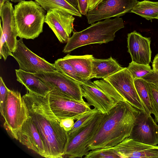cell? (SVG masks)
<instances>
[{
  "instance_id": "9a60e30c",
  "label": "cell",
  "mask_w": 158,
  "mask_h": 158,
  "mask_svg": "<svg viewBox=\"0 0 158 158\" xmlns=\"http://www.w3.org/2000/svg\"><path fill=\"white\" fill-rule=\"evenodd\" d=\"M151 41L150 38L143 37L135 31L128 34V52L132 61L140 64H149L152 54Z\"/></svg>"
},
{
  "instance_id": "e575fe53",
  "label": "cell",
  "mask_w": 158,
  "mask_h": 158,
  "mask_svg": "<svg viewBox=\"0 0 158 158\" xmlns=\"http://www.w3.org/2000/svg\"><path fill=\"white\" fill-rule=\"evenodd\" d=\"M101 0H88L89 10L94 8Z\"/></svg>"
},
{
  "instance_id": "e0dca14e",
  "label": "cell",
  "mask_w": 158,
  "mask_h": 158,
  "mask_svg": "<svg viewBox=\"0 0 158 158\" xmlns=\"http://www.w3.org/2000/svg\"><path fill=\"white\" fill-rule=\"evenodd\" d=\"M18 140L29 149L42 157L46 158L43 141L30 115L19 131Z\"/></svg>"
},
{
  "instance_id": "4fadbf2b",
  "label": "cell",
  "mask_w": 158,
  "mask_h": 158,
  "mask_svg": "<svg viewBox=\"0 0 158 158\" xmlns=\"http://www.w3.org/2000/svg\"><path fill=\"white\" fill-rule=\"evenodd\" d=\"M41 80L52 87H56L70 98L83 101L81 84L57 71L34 73Z\"/></svg>"
},
{
  "instance_id": "ac0fdd59",
  "label": "cell",
  "mask_w": 158,
  "mask_h": 158,
  "mask_svg": "<svg viewBox=\"0 0 158 158\" xmlns=\"http://www.w3.org/2000/svg\"><path fill=\"white\" fill-rule=\"evenodd\" d=\"M0 15L4 37L11 51L13 52L16 48L18 40L14 19V8L12 3L6 2L0 7Z\"/></svg>"
},
{
  "instance_id": "2e32d148",
  "label": "cell",
  "mask_w": 158,
  "mask_h": 158,
  "mask_svg": "<svg viewBox=\"0 0 158 158\" xmlns=\"http://www.w3.org/2000/svg\"><path fill=\"white\" fill-rule=\"evenodd\" d=\"M113 147L120 158H158V146L145 144L128 137Z\"/></svg>"
},
{
  "instance_id": "5b68a950",
  "label": "cell",
  "mask_w": 158,
  "mask_h": 158,
  "mask_svg": "<svg viewBox=\"0 0 158 158\" xmlns=\"http://www.w3.org/2000/svg\"><path fill=\"white\" fill-rule=\"evenodd\" d=\"M80 85L83 97L89 106H93L103 114L108 113L120 102L126 101L108 81L103 79L93 82L89 80Z\"/></svg>"
},
{
  "instance_id": "ba28073f",
  "label": "cell",
  "mask_w": 158,
  "mask_h": 158,
  "mask_svg": "<svg viewBox=\"0 0 158 158\" xmlns=\"http://www.w3.org/2000/svg\"><path fill=\"white\" fill-rule=\"evenodd\" d=\"M103 114L99 111L89 123L68 142L63 158H82L89 152L88 146L94 137Z\"/></svg>"
},
{
  "instance_id": "7a4b0ae2",
  "label": "cell",
  "mask_w": 158,
  "mask_h": 158,
  "mask_svg": "<svg viewBox=\"0 0 158 158\" xmlns=\"http://www.w3.org/2000/svg\"><path fill=\"white\" fill-rule=\"evenodd\" d=\"M140 112L123 101L103 114L97 131L89 145V150L113 147L128 137Z\"/></svg>"
},
{
  "instance_id": "f1b7e54d",
  "label": "cell",
  "mask_w": 158,
  "mask_h": 158,
  "mask_svg": "<svg viewBox=\"0 0 158 158\" xmlns=\"http://www.w3.org/2000/svg\"><path fill=\"white\" fill-rule=\"evenodd\" d=\"M151 105L153 111L155 122L158 123V87L148 82Z\"/></svg>"
},
{
  "instance_id": "9c48e42d",
  "label": "cell",
  "mask_w": 158,
  "mask_h": 158,
  "mask_svg": "<svg viewBox=\"0 0 158 158\" xmlns=\"http://www.w3.org/2000/svg\"><path fill=\"white\" fill-rule=\"evenodd\" d=\"M137 0H101L86 15L88 23L93 24L97 21L119 17L129 12L137 3Z\"/></svg>"
},
{
  "instance_id": "d590c367",
  "label": "cell",
  "mask_w": 158,
  "mask_h": 158,
  "mask_svg": "<svg viewBox=\"0 0 158 158\" xmlns=\"http://www.w3.org/2000/svg\"><path fill=\"white\" fill-rule=\"evenodd\" d=\"M152 70H158V53L155 57L152 63Z\"/></svg>"
},
{
  "instance_id": "f546056e",
  "label": "cell",
  "mask_w": 158,
  "mask_h": 158,
  "mask_svg": "<svg viewBox=\"0 0 158 158\" xmlns=\"http://www.w3.org/2000/svg\"><path fill=\"white\" fill-rule=\"evenodd\" d=\"M0 110L1 114L3 118L4 116L8 88L6 86L1 77L0 78Z\"/></svg>"
},
{
  "instance_id": "7c38bea8",
  "label": "cell",
  "mask_w": 158,
  "mask_h": 158,
  "mask_svg": "<svg viewBox=\"0 0 158 158\" xmlns=\"http://www.w3.org/2000/svg\"><path fill=\"white\" fill-rule=\"evenodd\" d=\"M128 137L139 142L157 146L158 125L151 114L141 111Z\"/></svg>"
},
{
  "instance_id": "8d00e7d4",
  "label": "cell",
  "mask_w": 158,
  "mask_h": 158,
  "mask_svg": "<svg viewBox=\"0 0 158 158\" xmlns=\"http://www.w3.org/2000/svg\"><path fill=\"white\" fill-rule=\"evenodd\" d=\"M69 4L79 10L78 3L77 0H65Z\"/></svg>"
},
{
  "instance_id": "83f0119b",
  "label": "cell",
  "mask_w": 158,
  "mask_h": 158,
  "mask_svg": "<svg viewBox=\"0 0 158 158\" xmlns=\"http://www.w3.org/2000/svg\"><path fill=\"white\" fill-rule=\"evenodd\" d=\"M85 158H118L120 157L113 147L98 148L89 151Z\"/></svg>"
},
{
  "instance_id": "8992f818",
  "label": "cell",
  "mask_w": 158,
  "mask_h": 158,
  "mask_svg": "<svg viewBox=\"0 0 158 158\" xmlns=\"http://www.w3.org/2000/svg\"><path fill=\"white\" fill-rule=\"evenodd\" d=\"M29 116L28 109L20 93L8 88L3 127L11 138L18 140L19 131Z\"/></svg>"
},
{
  "instance_id": "603a6c76",
  "label": "cell",
  "mask_w": 158,
  "mask_h": 158,
  "mask_svg": "<svg viewBox=\"0 0 158 158\" xmlns=\"http://www.w3.org/2000/svg\"><path fill=\"white\" fill-rule=\"evenodd\" d=\"M147 20L158 17V2L144 0L138 2L131 11Z\"/></svg>"
},
{
  "instance_id": "4dcf8cb0",
  "label": "cell",
  "mask_w": 158,
  "mask_h": 158,
  "mask_svg": "<svg viewBox=\"0 0 158 158\" xmlns=\"http://www.w3.org/2000/svg\"><path fill=\"white\" fill-rule=\"evenodd\" d=\"M0 56L5 61L9 56H12V52L4 37L0 23Z\"/></svg>"
},
{
  "instance_id": "5bb4252c",
  "label": "cell",
  "mask_w": 158,
  "mask_h": 158,
  "mask_svg": "<svg viewBox=\"0 0 158 158\" xmlns=\"http://www.w3.org/2000/svg\"><path fill=\"white\" fill-rule=\"evenodd\" d=\"M75 18L67 12L57 9L47 12L45 23L61 43L67 42L73 31Z\"/></svg>"
},
{
  "instance_id": "3957f363",
  "label": "cell",
  "mask_w": 158,
  "mask_h": 158,
  "mask_svg": "<svg viewBox=\"0 0 158 158\" xmlns=\"http://www.w3.org/2000/svg\"><path fill=\"white\" fill-rule=\"evenodd\" d=\"M124 27L123 20L120 17L99 21L80 31L73 32L63 52L69 53L82 46L92 44H101L113 41L116 32Z\"/></svg>"
},
{
  "instance_id": "4316f807",
  "label": "cell",
  "mask_w": 158,
  "mask_h": 158,
  "mask_svg": "<svg viewBox=\"0 0 158 158\" xmlns=\"http://www.w3.org/2000/svg\"><path fill=\"white\" fill-rule=\"evenodd\" d=\"M133 79L142 78L152 71L148 65L137 64L132 61L127 68Z\"/></svg>"
},
{
  "instance_id": "277c9868",
  "label": "cell",
  "mask_w": 158,
  "mask_h": 158,
  "mask_svg": "<svg viewBox=\"0 0 158 158\" xmlns=\"http://www.w3.org/2000/svg\"><path fill=\"white\" fill-rule=\"evenodd\" d=\"M46 11L35 1H22L15 5L14 19L17 36L34 39L43 32Z\"/></svg>"
},
{
  "instance_id": "30bf717a",
  "label": "cell",
  "mask_w": 158,
  "mask_h": 158,
  "mask_svg": "<svg viewBox=\"0 0 158 158\" xmlns=\"http://www.w3.org/2000/svg\"><path fill=\"white\" fill-rule=\"evenodd\" d=\"M23 39L18 40L16 48L11 56L18 63L20 69L33 73L56 71L54 63L32 52L24 44Z\"/></svg>"
},
{
  "instance_id": "44dd1931",
  "label": "cell",
  "mask_w": 158,
  "mask_h": 158,
  "mask_svg": "<svg viewBox=\"0 0 158 158\" xmlns=\"http://www.w3.org/2000/svg\"><path fill=\"white\" fill-rule=\"evenodd\" d=\"M92 55L73 56L68 54L63 58L73 67L79 76L85 82L90 80Z\"/></svg>"
},
{
  "instance_id": "d6a6232c",
  "label": "cell",
  "mask_w": 158,
  "mask_h": 158,
  "mask_svg": "<svg viewBox=\"0 0 158 158\" xmlns=\"http://www.w3.org/2000/svg\"><path fill=\"white\" fill-rule=\"evenodd\" d=\"M60 122L61 127L67 132L71 129L74 123V120L71 118L60 119Z\"/></svg>"
},
{
  "instance_id": "52a82bcc",
  "label": "cell",
  "mask_w": 158,
  "mask_h": 158,
  "mask_svg": "<svg viewBox=\"0 0 158 158\" xmlns=\"http://www.w3.org/2000/svg\"><path fill=\"white\" fill-rule=\"evenodd\" d=\"M51 110L59 119L77 120L91 110L87 102L73 99L56 87L47 95Z\"/></svg>"
},
{
  "instance_id": "74e56055",
  "label": "cell",
  "mask_w": 158,
  "mask_h": 158,
  "mask_svg": "<svg viewBox=\"0 0 158 158\" xmlns=\"http://www.w3.org/2000/svg\"><path fill=\"white\" fill-rule=\"evenodd\" d=\"M10 0H0V7H1L4 4L10 2Z\"/></svg>"
},
{
  "instance_id": "f35d334b",
  "label": "cell",
  "mask_w": 158,
  "mask_h": 158,
  "mask_svg": "<svg viewBox=\"0 0 158 158\" xmlns=\"http://www.w3.org/2000/svg\"><path fill=\"white\" fill-rule=\"evenodd\" d=\"M24 0H10V1L14 3H18L21 1Z\"/></svg>"
},
{
  "instance_id": "ffe728a7",
  "label": "cell",
  "mask_w": 158,
  "mask_h": 158,
  "mask_svg": "<svg viewBox=\"0 0 158 158\" xmlns=\"http://www.w3.org/2000/svg\"><path fill=\"white\" fill-rule=\"evenodd\" d=\"M124 68L121 66L111 56L106 59L94 57L92 61V73L90 79H104Z\"/></svg>"
},
{
  "instance_id": "6da1fadb",
  "label": "cell",
  "mask_w": 158,
  "mask_h": 158,
  "mask_svg": "<svg viewBox=\"0 0 158 158\" xmlns=\"http://www.w3.org/2000/svg\"><path fill=\"white\" fill-rule=\"evenodd\" d=\"M23 98L43 141L47 158H62L69 142L67 132L50 108L47 96L27 90Z\"/></svg>"
},
{
  "instance_id": "cb8c5ba5",
  "label": "cell",
  "mask_w": 158,
  "mask_h": 158,
  "mask_svg": "<svg viewBox=\"0 0 158 158\" xmlns=\"http://www.w3.org/2000/svg\"><path fill=\"white\" fill-rule=\"evenodd\" d=\"M134 82L136 90L143 104L146 113L149 114H153L150 101L148 82L142 78H136L134 79Z\"/></svg>"
},
{
  "instance_id": "484cf974",
  "label": "cell",
  "mask_w": 158,
  "mask_h": 158,
  "mask_svg": "<svg viewBox=\"0 0 158 158\" xmlns=\"http://www.w3.org/2000/svg\"><path fill=\"white\" fill-rule=\"evenodd\" d=\"M99 111L94 108L91 109L77 120L71 129L67 132L69 141L85 127Z\"/></svg>"
},
{
  "instance_id": "8fae6325",
  "label": "cell",
  "mask_w": 158,
  "mask_h": 158,
  "mask_svg": "<svg viewBox=\"0 0 158 158\" xmlns=\"http://www.w3.org/2000/svg\"><path fill=\"white\" fill-rule=\"evenodd\" d=\"M103 79L108 81L127 102L140 111L146 113L136 90L134 79L127 68Z\"/></svg>"
},
{
  "instance_id": "ab89813d",
  "label": "cell",
  "mask_w": 158,
  "mask_h": 158,
  "mask_svg": "<svg viewBox=\"0 0 158 158\" xmlns=\"http://www.w3.org/2000/svg\"><path fill=\"white\" fill-rule=\"evenodd\" d=\"M156 19H158V17L156 18Z\"/></svg>"
},
{
  "instance_id": "d6986e66",
  "label": "cell",
  "mask_w": 158,
  "mask_h": 158,
  "mask_svg": "<svg viewBox=\"0 0 158 158\" xmlns=\"http://www.w3.org/2000/svg\"><path fill=\"white\" fill-rule=\"evenodd\" d=\"M17 80L24 85L27 90L46 96L53 87L44 82L34 73L19 69H15Z\"/></svg>"
},
{
  "instance_id": "7402d4cb",
  "label": "cell",
  "mask_w": 158,
  "mask_h": 158,
  "mask_svg": "<svg viewBox=\"0 0 158 158\" xmlns=\"http://www.w3.org/2000/svg\"><path fill=\"white\" fill-rule=\"evenodd\" d=\"M46 11L57 9L73 16L81 17L82 15L76 8L65 0H35Z\"/></svg>"
},
{
  "instance_id": "836d02e7",
  "label": "cell",
  "mask_w": 158,
  "mask_h": 158,
  "mask_svg": "<svg viewBox=\"0 0 158 158\" xmlns=\"http://www.w3.org/2000/svg\"><path fill=\"white\" fill-rule=\"evenodd\" d=\"M78 9L82 15H86L89 10L88 0H77Z\"/></svg>"
},
{
  "instance_id": "1f68e13d",
  "label": "cell",
  "mask_w": 158,
  "mask_h": 158,
  "mask_svg": "<svg viewBox=\"0 0 158 158\" xmlns=\"http://www.w3.org/2000/svg\"><path fill=\"white\" fill-rule=\"evenodd\" d=\"M142 79L158 87V70H153L152 69L151 72L143 77Z\"/></svg>"
},
{
  "instance_id": "d4e9b609",
  "label": "cell",
  "mask_w": 158,
  "mask_h": 158,
  "mask_svg": "<svg viewBox=\"0 0 158 158\" xmlns=\"http://www.w3.org/2000/svg\"><path fill=\"white\" fill-rule=\"evenodd\" d=\"M56 71L63 73L80 84L85 82L77 75L72 65L63 58L56 60L54 63Z\"/></svg>"
}]
</instances>
